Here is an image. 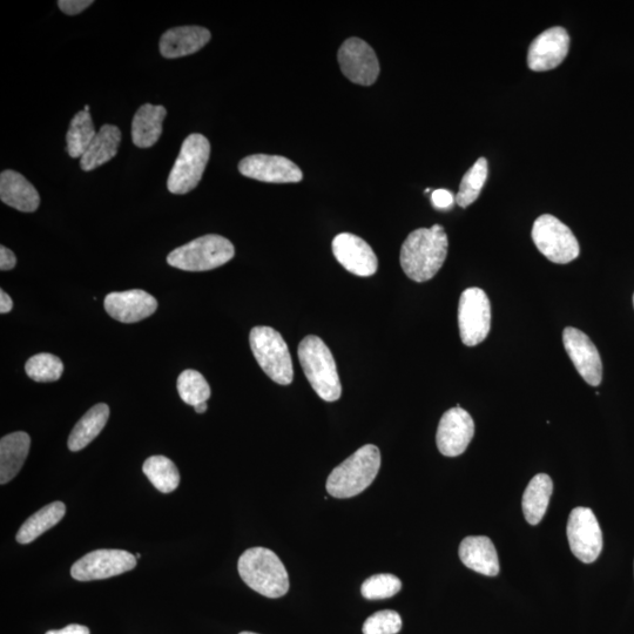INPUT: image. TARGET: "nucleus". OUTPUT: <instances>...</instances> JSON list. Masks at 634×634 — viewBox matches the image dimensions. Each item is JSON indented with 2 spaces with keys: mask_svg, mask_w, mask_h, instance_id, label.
<instances>
[{
  "mask_svg": "<svg viewBox=\"0 0 634 634\" xmlns=\"http://www.w3.org/2000/svg\"><path fill=\"white\" fill-rule=\"evenodd\" d=\"M333 254L348 272L362 278L374 275L379 267L373 248L354 234L342 233L335 236Z\"/></svg>",
  "mask_w": 634,
  "mask_h": 634,
  "instance_id": "nucleus-16",
  "label": "nucleus"
},
{
  "mask_svg": "<svg viewBox=\"0 0 634 634\" xmlns=\"http://www.w3.org/2000/svg\"><path fill=\"white\" fill-rule=\"evenodd\" d=\"M92 4V0H60L58 2L59 9L69 16L79 15L80 12L90 8Z\"/></svg>",
  "mask_w": 634,
  "mask_h": 634,
  "instance_id": "nucleus-35",
  "label": "nucleus"
},
{
  "mask_svg": "<svg viewBox=\"0 0 634 634\" xmlns=\"http://www.w3.org/2000/svg\"><path fill=\"white\" fill-rule=\"evenodd\" d=\"M402 629V618L396 611L376 612L363 624V634H397Z\"/></svg>",
  "mask_w": 634,
  "mask_h": 634,
  "instance_id": "nucleus-34",
  "label": "nucleus"
},
{
  "mask_svg": "<svg viewBox=\"0 0 634 634\" xmlns=\"http://www.w3.org/2000/svg\"><path fill=\"white\" fill-rule=\"evenodd\" d=\"M381 468V453L373 444L364 445L336 467L327 481V491L335 498H352L373 484Z\"/></svg>",
  "mask_w": 634,
  "mask_h": 634,
  "instance_id": "nucleus-3",
  "label": "nucleus"
},
{
  "mask_svg": "<svg viewBox=\"0 0 634 634\" xmlns=\"http://www.w3.org/2000/svg\"><path fill=\"white\" fill-rule=\"evenodd\" d=\"M66 507L62 502H53L32 515L17 534L19 544H30L44 532L56 526L65 516Z\"/></svg>",
  "mask_w": 634,
  "mask_h": 634,
  "instance_id": "nucleus-27",
  "label": "nucleus"
},
{
  "mask_svg": "<svg viewBox=\"0 0 634 634\" xmlns=\"http://www.w3.org/2000/svg\"><path fill=\"white\" fill-rule=\"evenodd\" d=\"M532 240L546 259L559 265L576 260L580 252L575 234L550 214H544L535 221Z\"/></svg>",
  "mask_w": 634,
  "mask_h": 634,
  "instance_id": "nucleus-8",
  "label": "nucleus"
},
{
  "mask_svg": "<svg viewBox=\"0 0 634 634\" xmlns=\"http://www.w3.org/2000/svg\"><path fill=\"white\" fill-rule=\"evenodd\" d=\"M337 59L342 73L354 84L370 86L379 78V59L372 47L362 39L346 40L337 53Z\"/></svg>",
  "mask_w": 634,
  "mask_h": 634,
  "instance_id": "nucleus-12",
  "label": "nucleus"
},
{
  "mask_svg": "<svg viewBox=\"0 0 634 634\" xmlns=\"http://www.w3.org/2000/svg\"><path fill=\"white\" fill-rule=\"evenodd\" d=\"M84 111L87 112V113H90V106L86 105Z\"/></svg>",
  "mask_w": 634,
  "mask_h": 634,
  "instance_id": "nucleus-41",
  "label": "nucleus"
},
{
  "mask_svg": "<svg viewBox=\"0 0 634 634\" xmlns=\"http://www.w3.org/2000/svg\"><path fill=\"white\" fill-rule=\"evenodd\" d=\"M25 372L36 382H56L64 373V364L56 355L37 354L26 362Z\"/></svg>",
  "mask_w": 634,
  "mask_h": 634,
  "instance_id": "nucleus-32",
  "label": "nucleus"
},
{
  "mask_svg": "<svg viewBox=\"0 0 634 634\" xmlns=\"http://www.w3.org/2000/svg\"><path fill=\"white\" fill-rule=\"evenodd\" d=\"M144 474L153 484L155 489H158L163 494H170L179 487L180 474L177 468L170 458L165 456H152L147 458L143 467Z\"/></svg>",
  "mask_w": 634,
  "mask_h": 634,
  "instance_id": "nucleus-28",
  "label": "nucleus"
},
{
  "mask_svg": "<svg viewBox=\"0 0 634 634\" xmlns=\"http://www.w3.org/2000/svg\"><path fill=\"white\" fill-rule=\"evenodd\" d=\"M633 306H634V295H633Z\"/></svg>",
  "mask_w": 634,
  "mask_h": 634,
  "instance_id": "nucleus-44",
  "label": "nucleus"
},
{
  "mask_svg": "<svg viewBox=\"0 0 634 634\" xmlns=\"http://www.w3.org/2000/svg\"><path fill=\"white\" fill-rule=\"evenodd\" d=\"M13 308V302L8 293H5L4 290H0V313L8 314L11 312Z\"/></svg>",
  "mask_w": 634,
  "mask_h": 634,
  "instance_id": "nucleus-39",
  "label": "nucleus"
},
{
  "mask_svg": "<svg viewBox=\"0 0 634 634\" xmlns=\"http://www.w3.org/2000/svg\"><path fill=\"white\" fill-rule=\"evenodd\" d=\"M167 116L164 106L146 104L140 107L132 123V139L140 148H150L158 143L163 134V123Z\"/></svg>",
  "mask_w": 634,
  "mask_h": 634,
  "instance_id": "nucleus-23",
  "label": "nucleus"
},
{
  "mask_svg": "<svg viewBox=\"0 0 634 634\" xmlns=\"http://www.w3.org/2000/svg\"><path fill=\"white\" fill-rule=\"evenodd\" d=\"M563 342L579 375L590 386L598 387L603 380V363L590 337L577 328L568 327L564 330Z\"/></svg>",
  "mask_w": 634,
  "mask_h": 634,
  "instance_id": "nucleus-15",
  "label": "nucleus"
},
{
  "mask_svg": "<svg viewBox=\"0 0 634 634\" xmlns=\"http://www.w3.org/2000/svg\"><path fill=\"white\" fill-rule=\"evenodd\" d=\"M137 558L124 550H97L87 553L71 569V576L79 582H91L123 575L136 568Z\"/></svg>",
  "mask_w": 634,
  "mask_h": 634,
  "instance_id": "nucleus-11",
  "label": "nucleus"
},
{
  "mask_svg": "<svg viewBox=\"0 0 634 634\" xmlns=\"http://www.w3.org/2000/svg\"><path fill=\"white\" fill-rule=\"evenodd\" d=\"M566 534L570 549L580 562L591 564L597 561L603 550V534L591 509L579 507L572 510Z\"/></svg>",
  "mask_w": 634,
  "mask_h": 634,
  "instance_id": "nucleus-10",
  "label": "nucleus"
},
{
  "mask_svg": "<svg viewBox=\"0 0 634 634\" xmlns=\"http://www.w3.org/2000/svg\"><path fill=\"white\" fill-rule=\"evenodd\" d=\"M17 265L16 255L5 246L0 247V269L3 272L11 271Z\"/></svg>",
  "mask_w": 634,
  "mask_h": 634,
  "instance_id": "nucleus-37",
  "label": "nucleus"
},
{
  "mask_svg": "<svg viewBox=\"0 0 634 634\" xmlns=\"http://www.w3.org/2000/svg\"><path fill=\"white\" fill-rule=\"evenodd\" d=\"M136 558H137V559H140V558H141L140 553H138V555L136 556Z\"/></svg>",
  "mask_w": 634,
  "mask_h": 634,
  "instance_id": "nucleus-43",
  "label": "nucleus"
},
{
  "mask_svg": "<svg viewBox=\"0 0 634 634\" xmlns=\"http://www.w3.org/2000/svg\"><path fill=\"white\" fill-rule=\"evenodd\" d=\"M401 589L402 582L399 578L389 573H381L363 582L361 592L366 599L379 600L394 597Z\"/></svg>",
  "mask_w": 634,
  "mask_h": 634,
  "instance_id": "nucleus-33",
  "label": "nucleus"
},
{
  "mask_svg": "<svg viewBox=\"0 0 634 634\" xmlns=\"http://www.w3.org/2000/svg\"><path fill=\"white\" fill-rule=\"evenodd\" d=\"M211 144L202 134H191L182 143L180 153L167 180L173 194H187L199 185L206 170Z\"/></svg>",
  "mask_w": 634,
  "mask_h": 634,
  "instance_id": "nucleus-7",
  "label": "nucleus"
},
{
  "mask_svg": "<svg viewBox=\"0 0 634 634\" xmlns=\"http://www.w3.org/2000/svg\"><path fill=\"white\" fill-rule=\"evenodd\" d=\"M449 248L448 235L441 225L411 232L401 248L400 262L409 279L426 282L440 272Z\"/></svg>",
  "mask_w": 634,
  "mask_h": 634,
  "instance_id": "nucleus-1",
  "label": "nucleus"
},
{
  "mask_svg": "<svg viewBox=\"0 0 634 634\" xmlns=\"http://www.w3.org/2000/svg\"><path fill=\"white\" fill-rule=\"evenodd\" d=\"M121 141V132L117 126L104 125L100 128L96 138L93 139L89 148L80 159V167L85 172L96 170V168L109 163L116 157Z\"/></svg>",
  "mask_w": 634,
  "mask_h": 634,
  "instance_id": "nucleus-24",
  "label": "nucleus"
},
{
  "mask_svg": "<svg viewBox=\"0 0 634 634\" xmlns=\"http://www.w3.org/2000/svg\"><path fill=\"white\" fill-rule=\"evenodd\" d=\"M569 47V33L561 26L544 31L530 45L528 53L530 70L543 72L556 69L568 56Z\"/></svg>",
  "mask_w": 634,
  "mask_h": 634,
  "instance_id": "nucleus-17",
  "label": "nucleus"
},
{
  "mask_svg": "<svg viewBox=\"0 0 634 634\" xmlns=\"http://www.w3.org/2000/svg\"><path fill=\"white\" fill-rule=\"evenodd\" d=\"M460 558L467 568L481 575L495 577L499 573L498 555L494 543L485 536H471L463 539Z\"/></svg>",
  "mask_w": 634,
  "mask_h": 634,
  "instance_id": "nucleus-21",
  "label": "nucleus"
},
{
  "mask_svg": "<svg viewBox=\"0 0 634 634\" xmlns=\"http://www.w3.org/2000/svg\"><path fill=\"white\" fill-rule=\"evenodd\" d=\"M239 171L244 177L269 184L300 182L303 178L299 166L281 155H249L240 161Z\"/></svg>",
  "mask_w": 634,
  "mask_h": 634,
  "instance_id": "nucleus-14",
  "label": "nucleus"
},
{
  "mask_svg": "<svg viewBox=\"0 0 634 634\" xmlns=\"http://www.w3.org/2000/svg\"><path fill=\"white\" fill-rule=\"evenodd\" d=\"M458 326L465 346L475 347L487 339L491 327V306L481 288H468L458 305Z\"/></svg>",
  "mask_w": 634,
  "mask_h": 634,
  "instance_id": "nucleus-9",
  "label": "nucleus"
},
{
  "mask_svg": "<svg viewBox=\"0 0 634 634\" xmlns=\"http://www.w3.org/2000/svg\"><path fill=\"white\" fill-rule=\"evenodd\" d=\"M105 309L114 320L134 323L147 319L158 309V302L141 289L111 293L106 296Z\"/></svg>",
  "mask_w": 634,
  "mask_h": 634,
  "instance_id": "nucleus-18",
  "label": "nucleus"
},
{
  "mask_svg": "<svg viewBox=\"0 0 634 634\" xmlns=\"http://www.w3.org/2000/svg\"><path fill=\"white\" fill-rule=\"evenodd\" d=\"M252 352L263 372L281 386L294 379L292 357L282 335L271 327H255L249 335Z\"/></svg>",
  "mask_w": 634,
  "mask_h": 634,
  "instance_id": "nucleus-6",
  "label": "nucleus"
},
{
  "mask_svg": "<svg viewBox=\"0 0 634 634\" xmlns=\"http://www.w3.org/2000/svg\"><path fill=\"white\" fill-rule=\"evenodd\" d=\"M240 634H258V633H253V632H241Z\"/></svg>",
  "mask_w": 634,
  "mask_h": 634,
  "instance_id": "nucleus-42",
  "label": "nucleus"
},
{
  "mask_svg": "<svg viewBox=\"0 0 634 634\" xmlns=\"http://www.w3.org/2000/svg\"><path fill=\"white\" fill-rule=\"evenodd\" d=\"M177 387L181 400L192 407L206 403L212 394L211 387H209L205 377L197 370L188 369L181 373Z\"/></svg>",
  "mask_w": 634,
  "mask_h": 634,
  "instance_id": "nucleus-31",
  "label": "nucleus"
},
{
  "mask_svg": "<svg viewBox=\"0 0 634 634\" xmlns=\"http://www.w3.org/2000/svg\"><path fill=\"white\" fill-rule=\"evenodd\" d=\"M0 199L24 213L36 212L40 205L36 187L24 175L11 170L0 175Z\"/></svg>",
  "mask_w": 634,
  "mask_h": 634,
  "instance_id": "nucleus-20",
  "label": "nucleus"
},
{
  "mask_svg": "<svg viewBox=\"0 0 634 634\" xmlns=\"http://www.w3.org/2000/svg\"><path fill=\"white\" fill-rule=\"evenodd\" d=\"M96 136V127H94L91 114L85 111L78 112L72 119L69 132L66 134V150L70 157L82 159Z\"/></svg>",
  "mask_w": 634,
  "mask_h": 634,
  "instance_id": "nucleus-29",
  "label": "nucleus"
},
{
  "mask_svg": "<svg viewBox=\"0 0 634 634\" xmlns=\"http://www.w3.org/2000/svg\"><path fill=\"white\" fill-rule=\"evenodd\" d=\"M195 411H197L198 414H204L206 413L207 410V402L206 403H201L199 404V406L194 407Z\"/></svg>",
  "mask_w": 634,
  "mask_h": 634,
  "instance_id": "nucleus-40",
  "label": "nucleus"
},
{
  "mask_svg": "<svg viewBox=\"0 0 634 634\" xmlns=\"http://www.w3.org/2000/svg\"><path fill=\"white\" fill-rule=\"evenodd\" d=\"M456 198L447 190H436L431 194V201L437 209H449L453 207Z\"/></svg>",
  "mask_w": 634,
  "mask_h": 634,
  "instance_id": "nucleus-36",
  "label": "nucleus"
},
{
  "mask_svg": "<svg viewBox=\"0 0 634 634\" xmlns=\"http://www.w3.org/2000/svg\"><path fill=\"white\" fill-rule=\"evenodd\" d=\"M475 435L472 417L460 406L449 409L438 424L436 443L440 453L448 457L460 456Z\"/></svg>",
  "mask_w": 634,
  "mask_h": 634,
  "instance_id": "nucleus-13",
  "label": "nucleus"
},
{
  "mask_svg": "<svg viewBox=\"0 0 634 634\" xmlns=\"http://www.w3.org/2000/svg\"><path fill=\"white\" fill-rule=\"evenodd\" d=\"M231 241L221 235L201 236L167 256L168 265L186 272H207L226 265L234 258Z\"/></svg>",
  "mask_w": 634,
  "mask_h": 634,
  "instance_id": "nucleus-5",
  "label": "nucleus"
},
{
  "mask_svg": "<svg viewBox=\"0 0 634 634\" xmlns=\"http://www.w3.org/2000/svg\"><path fill=\"white\" fill-rule=\"evenodd\" d=\"M31 438L24 431L6 435L0 441V483L6 484L18 475L29 455Z\"/></svg>",
  "mask_w": 634,
  "mask_h": 634,
  "instance_id": "nucleus-22",
  "label": "nucleus"
},
{
  "mask_svg": "<svg viewBox=\"0 0 634 634\" xmlns=\"http://www.w3.org/2000/svg\"><path fill=\"white\" fill-rule=\"evenodd\" d=\"M552 491L553 483L549 475L539 474L532 478L523 496V512L529 524L541 523L548 510Z\"/></svg>",
  "mask_w": 634,
  "mask_h": 634,
  "instance_id": "nucleus-26",
  "label": "nucleus"
},
{
  "mask_svg": "<svg viewBox=\"0 0 634 634\" xmlns=\"http://www.w3.org/2000/svg\"><path fill=\"white\" fill-rule=\"evenodd\" d=\"M488 179V160L480 158L475 165L464 174L460 191L456 195L457 205L467 208L480 197L485 181Z\"/></svg>",
  "mask_w": 634,
  "mask_h": 634,
  "instance_id": "nucleus-30",
  "label": "nucleus"
},
{
  "mask_svg": "<svg viewBox=\"0 0 634 634\" xmlns=\"http://www.w3.org/2000/svg\"><path fill=\"white\" fill-rule=\"evenodd\" d=\"M211 32L201 26H179L168 30L160 39L161 56L175 59L194 55L211 40Z\"/></svg>",
  "mask_w": 634,
  "mask_h": 634,
  "instance_id": "nucleus-19",
  "label": "nucleus"
},
{
  "mask_svg": "<svg viewBox=\"0 0 634 634\" xmlns=\"http://www.w3.org/2000/svg\"><path fill=\"white\" fill-rule=\"evenodd\" d=\"M110 417V408L105 403H99L80 418L69 437V449L80 451L97 438L106 426Z\"/></svg>",
  "mask_w": 634,
  "mask_h": 634,
  "instance_id": "nucleus-25",
  "label": "nucleus"
},
{
  "mask_svg": "<svg viewBox=\"0 0 634 634\" xmlns=\"http://www.w3.org/2000/svg\"><path fill=\"white\" fill-rule=\"evenodd\" d=\"M299 359L315 393L326 402L339 400L342 394L340 376L326 343L315 335L305 337L299 346Z\"/></svg>",
  "mask_w": 634,
  "mask_h": 634,
  "instance_id": "nucleus-4",
  "label": "nucleus"
},
{
  "mask_svg": "<svg viewBox=\"0 0 634 634\" xmlns=\"http://www.w3.org/2000/svg\"><path fill=\"white\" fill-rule=\"evenodd\" d=\"M45 634H91L90 630L86 626L71 624L64 627L62 630H52Z\"/></svg>",
  "mask_w": 634,
  "mask_h": 634,
  "instance_id": "nucleus-38",
  "label": "nucleus"
},
{
  "mask_svg": "<svg viewBox=\"0 0 634 634\" xmlns=\"http://www.w3.org/2000/svg\"><path fill=\"white\" fill-rule=\"evenodd\" d=\"M239 575L255 592L267 598H280L289 590L285 565L272 550L248 549L239 559Z\"/></svg>",
  "mask_w": 634,
  "mask_h": 634,
  "instance_id": "nucleus-2",
  "label": "nucleus"
}]
</instances>
